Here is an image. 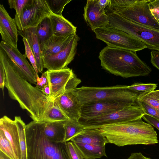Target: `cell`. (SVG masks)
I'll return each mask as SVG.
<instances>
[{"mask_svg":"<svg viewBox=\"0 0 159 159\" xmlns=\"http://www.w3.org/2000/svg\"><path fill=\"white\" fill-rule=\"evenodd\" d=\"M27 159H71L67 142L51 141L44 134L41 121L33 120L25 128Z\"/></svg>","mask_w":159,"mask_h":159,"instance_id":"obj_4","label":"cell"},{"mask_svg":"<svg viewBox=\"0 0 159 159\" xmlns=\"http://www.w3.org/2000/svg\"><path fill=\"white\" fill-rule=\"evenodd\" d=\"M137 0H109L108 11L121 9L129 6Z\"/></svg>","mask_w":159,"mask_h":159,"instance_id":"obj_33","label":"cell"},{"mask_svg":"<svg viewBox=\"0 0 159 159\" xmlns=\"http://www.w3.org/2000/svg\"><path fill=\"white\" fill-rule=\"evenodd\" d=\"M6 78L5 70L1 61H0V88L3 93Z\"/></svg>","mask_w":159,"mask_h":159,"instance_id":"obj_40","label":"cell"},{"mask_svg":"<svg viewBox=\"0 0 159 159\" xmlns=\"http://www.w3.org/2000/svg\"><path fill=\"white\" fill-rule=\"evenodd\" d=\"M53 34L59 36H66L76 33V27L62 15L51 13L49 15Z\"/></svg>","mask_w":159,"mask_h":159,"instance_id":"obj_22","label":"cell"},{"mask_svg":"<svg viewBox=\"0 0 159 159\" xmlns=\"http://www.w3.org/2000/svg\"><path fill=\"white\" fill-rule=\"evenodd\" d=\"M43 93L48 97L53 99L48 82L44 88L41 89Z\"/></svg>","mask_w":159,"mask_h":159,"instance_id":"obj_42","label":"cell"},{"mask_svg":"<svg viewBox=\"0 0 159 159\" xmlns=\"http://www.w3.org/2000/svg\"><path fill=\"white\" fill-rule=\"evenodd\" d=\"M74 34L66 36H59L53 35L40 47L42 57L55 55L64 49L69 43Z\"/></svg>","mask_w":159,"mask_h":159,"instance_id":"obj_21","label":"cell"},{"mask_svg":"<svg viewBox=\"0 0 159 159\" xmlns=\"http://www.w3.org/2000/svg\"><path fill=\"white\" fill-rule=\"evenodd\" d=\"M70 119L54 103L46 112L42 121H67Z\"/></svg>","mask_w":159,"mask_h":159,"instance_id":"obj_28","label":"cell"},{"mask_svg":"<svg viewBox=\"0 0 159 159\" xmlns=\"http://www.w3.org/2000/svg\"><path fill=\"white\" fill-rule=\"evenodd\" d=\"M0 61L6 74L5 87L12 99L17 101L23 109L29 113L33 120L42 121L46 112L54 103L41 89L33 86L19 74L10 58L0 47Z\"/></svg>","mask_w":159,"mask_h":159,"instance_id":"obj_1","label":"cell"},{"mask_svg":"<svg viewBox=\"0 0 159 159\" xmlns=\"http://www.w3.org/2000/svg\"><path fill=\"white\" fill-rule=\"evenodd\" d=\"M137 100L146 103L159 110V89L140 93Z\"/></svg>","mask_w":159,"mask_h":159,"instance_id":"obj_29","label":"cell"},{"mask_svg":"<svg viewBox=\"0 0 159 159\" xmlns=\"http://www.w3.org/2000/svg\"><path fill=\"white\" fill-rule=\"evenodd\" d=\"M53 99L55 105L70 120L79 121L82 104L72 90L66 91Z\"/></svg>","mask_w":159,"mask_h":159,"instance_id":"obj_17","label":"cell"},{"mask_svg":"<svg viewBox=\"0 0 159 159\" xmlns=\"http://www.w3.org/2000/svg\"><path fill=\"white\" fill-rule=\"evenodd\" d=\"M30 0H8V3L10 8L16 11L14 19L19 30H22L21 21L24 9Z\"/></svg>","mask_w":159,"mask_h":159,"instance_id":"obj_26","label":"cell"},{"mask_svg":"<svg viewBox=\"0 0 159 159\" xmlns=\"http://www.w3.org/2000/svg\"><path fill=\"white\" fill-rule=\"evenodd\" d=\"M45 72L53 99L66 91L76 88L81 82L72 70L68 67Z\"/></svg>","mask_w":159,"mask_h":159,"instance_id":"obj_11","label":"cell"},{"mask_svg":"<svg viewBox=\"0 0 159 159\" xmlns=\"http://www.w3.org/2000/svg\"><path fill=\"white\" fill-rule=\"evenodd\" d=\"M144 114L139 106L133 105L93 117L87 119L80 118L78 121L85 128H99L106 125L142 118Z\"/></svg>","mask_w":159,"mask_h":159,"instance_id":"obj_9","label":"cell"},{"mask_svg":"<svg viewBox=\"0 0 159 159\" xmlns=\"http://www.w3.org/2000/svg\"><path fill=\"white\" fill-rule=\"evenodd\" d=\"M79 39L75 33L64 49L55 55L42 57L44 68L48 70H56L67 68L74 58Z\"/></svg>","mask_w":159,"mask_h":159,"instance_id":"obj_12","label":"cell"},{"mask_svg":"<svg viewBox=\"0 0 159 159\" xmlns=\"http://www.w3.org/2000/svg\"><path fill=\"white\" fill-rule=\"evenodd\" d=\"M52 13L57 15H62V13L65 6L71 0H46Z\"/></svg>","mask_w":159,"mask_h":159,"instance_id":"obj_31","label":"cell"},{"mask_svg":"<svg viewBox=\"0 0 159 159\" xmlns=\"http://www.w3.org/2000/svg\"><path fill=\"white\" fill-rule=\"evenodd\" d=\"M98 2L99 5L102 7L105 8L109 4V0H98Z\"/></svg>","mask_w":159,"mask_h":159,"instance_id":"obj_45","label":"cell"},{"mask_svg":"<svg viewBox=\"0 0 159 159\" xmlns=\"http://www.w3.org/2000/svg\"><path fill=\"white\" fill-rule=\"evenodd\" d=\"M14 120L17 125L19 134V143L21 153V159H27L25 128L26 125L20 116H16Z\"/></svg>","mask_w":159,"mask_h":159,"instance_id":"obj_25","label":"cell"},{"mask_svg":"<svg viewBox=\"0 0 159 159\" xmlns=\"http://www.w3.org/2000/svg\"><path fill=\"white\" fill-rule=\"evenodd\" d=\"M0 159H5L1 152H0Z\"/></svg>","mask_w":159,"mask_h":159,"instance_id":"obj_46","label":"cell"},{"mask_svg":"<svg viewBox=\"0 0 159 159\" xmlns=\"http://www.w3.org/2000/svg\"><path fill=\"white\" fill-rule=\"evenodd\" d=\"M157 84L154 83H136L127 86V88L131 91L140 94L154 90L157 87Z\"/></svg>","mask_w":159,"mask_h":159,"instance_id":"obj_32","label":"cell"},{"mask_svg":"<svg viewBox=\"0 0 159 159\" xmlns=\"http://www.w3.org/2000/svg\"><path fill=\"white\" fill-rule=\"evenodd\" d=\"M133 105L125 102L98 101L83 104L80 118L87 119L104 115Z\"/></svg>","mask_w":159,"mask_h":159,"instance_id":"obj_15","label":"cell"},{"mask_svg":"<svg viewBox=\"0 0 159 159\" xmlns=\"http://www.w3.org/2000/svg\"><path fill=\"white\" fill-rule=\"evenodd\" d=\"M0 47L10 58L14 66L21 76L30 84H36L37 75L35 70L18 48L2 40Z\"/></svg>","mask_w":159,"mask_h":159,"instance_id":"obj_13","label":"cell"},{"mask_svg":"<svg viewBox=\"0 0 159 159\" xmlns=\"http://www.w3.org/2000/svg\"><path fill=\"white\" fill-rule=\"evenodd\" d=\"M93 32L97 39L109 47L135 52L147 48L145 44L137 39L116 28L106 26Z\"/></svg>","mask_w":159,"mask_h":159,"instance_id":"obj_8","label":"cell"},{"mask_svg":"<svg viewBox=\"0 0 159 159\" xmlns=\"http://www.w3.org/2000/svg\"><path fill=\"white\" fill-rule=\"evenodd\" d=\"M22 40L25 48V53L23 54V56L25 58L27 57L29 60L32 66L35 70L37 76H39V72L37 66L36 61L33 53L26 39L25 38H23Z\"/></svg>","mask_w":159,"mask_h":159,"instance_id":"obj_34","label":"cell"},{"mask_svg":"<svg viewBox=\"0 0 159 159\" xmlns=\"http://www.w3.org/2000/svg\"><path fill=\"white\" fill-rule=\"evenodd\" d=\"M98 58L102 68L124 78L147 76L152 71L135 52L107 46L100 51Z\"/></svg>","mask_w":159,"mask_h":159,"instance_id":"obj_3","label":"cell"},{"mask_svg":"<svg viewBox=\"0 0 159 159\" xmlns=\"http://www.w3.org/2000/svg\"><path fill=\"white\" fill-rule=\"evenodd\" d=\"M151 62L159 70V51L152 50L151 52Z\"/></svg>","mask_w":159,"mask_h":159,"instance_id":"obj_38","label":"cell"},{"mask_svg":"<svg viewBox=\"0 0 159 159\" xmlns=\"http://www.w3.org/2000/svg\"><path fill=\"white\" fill-rule=\"evenodd\" d=\"M67 145L71 159H84L79 149L73 142H67Z\"/></svg>","mask_w":159,"mask_h":159,"instance_id":"obj_36","label":"cell"},{"mask_svg":"<svg viewBox=\"0 0 159 159\" xmlns=\"http://www.w3.org/2000/svg\"><path fill=\"white\" fill-rule=\"evenodd\" d=\"M145 114H148L159 120V110L144 102L136 100V101Z\"/></svg>","mask_w":159,"mask_h":159,"instance_id":"obj_35","label":"cell"},{"mask_svg":"<svg viewBox=\"0 0 159 159\" xmlns=\"http://www.w3.org/2000/svg\"><path fill=\"white\" fill-rule=\"evenodd\" d=\"M17 29L14 19L10 16L3 5L0 4V32L2 41L17 48Z\"/></svg>","mask_w":159,"mask_h":159,"instance_id":"obj_18","label":"cell"},{"mask_svg":"<svg viewBox=\"0 0 159 159\" xmlns=\"http://www.w3.org/2000/svg\"><path fill=\"white\" fill-rule=\"evenodd\" d=\"M0 129L2 130L11 143L16 159H21L19 134L14 120H12L6 116H4L0 119Z\"/></svg>","mask_w":159,"mask_h":159,"instance_id":"obj_19","label":"cell"},{"mask_svg":"<svg viewBox=\"0 0 159 159\" xmlns=\"http://www.w3.org/2000/svg\"><path fill=\"white\" fill-rule=\"evenodd\" d=\"M66 121H41L43 132L51 141L56 143L65 142Z\"/></svg>","mask_w":159,"mask_h":159,"instance_id":"obj_23","label":"cell"},{"mask_svg":"<svg viewBox=\"0 0 159 159\" xmlns=\"http://www.w3.org/2000/svg\"><path fill=\"white\" fill-rule=\"evenodd\" d=\"M48 83L47 75L46 72L42 73L40 77L37 76L36 87L42 89Z\"/></svg>","mask_w":159,"mask_h":159,"instance_id":"obj_37","label":"cell"},{"mask_svg":"<svg viewBox=\"0 0 159 159\" xmlns=\"http://www.w3.org/2000/svg\"><path fill=\"white\" fill-rule=\"evenodd\" d=\"M142 118L106 125L98 129L108 143L118 147L158 143L157 134L154 128L143 121Z\"/></svg>","mask_w":159,"mask_h":159,"instance_id":"obj_2","label":"cell"},{"mask_svg":"<svg viewBox=\"0 0 159 159\" xmlns=\"http://www.w3.org/2000/svg\"><path fill=\"white\" fill-rule=\"evenodd\" d=\"M72 91L83 105L98 101H117L134 104L139 94L128 89L127 85L103 87L82 86Z\"/></svg>","mask_w":159,"mask_h":159,"instance_id":"obj_5","label":"cell"},{"mask_svg":"<svg viewBox=\"0 0 159 159\" xmlns=\"http://www.w3.org/2000/svg\"><path fill=\"white\" fill-rule=\"evenodd\" d=\"M70 141L75 144L84 159L107 157L105 145L108 142L98 128H86Z\"/></svg>","mask_w":159,"mask_h":159,"instance_id":"obj_7","label":"cell"},{"mask_svg":"<svg viewBox=\"0 0 159 159\" xmlns=\"http://www.w3.org/2000/svg\"><path fill=\"white\" fill-rule=\"evenodd\" d=\"M142 118L148 123L153 126L159 130V120L148 114H144Z\"/></svg>","mask_w":159,"mask_h":159,"instance_id":"obj_39","label":"cell"},{"mask_svg":"<svg viewBox=\"0 0 159 159\" xmlns=\"http://www.w3.org/2000/svg\"><path fill=\"white\" fill-rule=\"evenodd\" d=\"M149 5V0H137L129 6L108 12L117 13L130 21L159 30V24L152 15Z\"/></svg>","mask_w":159,"mask_h":159,"instance_id":"obj_10","label":"cell"},{"mask_svg":"<svg viewBox=\"0 0 159 159\" xmlns=\"http://www.w3.org/2000/svg\"><path fill=\"white\" fill-rule=\"evenodd\" d=\"M37 33L40 47L53 35L49 16L45 17L38 24Z\"/></svg>","mask_w":159,"mask_h":159,"instance_id":"obj_24","label":"cell"},{"mask_svg":"<svg viewBox=\"0 0 159 159\" xmlns=\"http://www.w3.org/2000/svg\"><path fill=\"white\" fill-rule=\"evenodd\" d=\"M150 8L152 15L159 24V8L150 7Z\"/></svg>","mask_w":159,"mask_h":159,"instance_id":"obj_43","label":"cell"},{"mask_svg":"<svg viewBox=\"0 0 159 159\" xmlns=\"http://www.w3.org/2000/svg\"><path fill=\"white\" fill-rule=\"evenodd\" d=\"M150 7L159 8V0H149Z\"/></svg>","mask_w":159,"mask_h":159,"instance_id":"obj_44","label":"cell"},{"mask_svg":"<svg viewBox=\"0 0 159 159\" xmlns=\"http://www.w3.org/2000/svg\"><path fill=\"white\" fill-rule=\"evenodd\" d=\"M51 13L46 0H30L24 9L22 30L28 27L37 26Z\"/></svg>","mask_w":159,"mask_h":159,"instance_id":"obj_14","label":"cell"},{"mask_svg":"<svg viewBox=\"0 0 159 159\" xmlns=\"http://www.w3.org/2000/svg\"><path fill=\"white\" fill-rule=\"evenodd\" d=\"M1 152V151H0ZM2 152V153L5 159H9L5 155H4Z\"/></svg>","mask_w":159,"mask_h":159,"instance_id":"obj_47","label":"cell"},{"mask_svg":"<svg viewBox=\"0 0 159 159\" xmlns=\"http://www.w3.org/2000/svg\"><path fill=\"white\" fill-rule=\"evenodd\" d=\"M127 159H151L150 158L146 157L143 156L142 154L139 152H133L131 153L130 156Z\"/></svg>","mask_w":159,"mask_h":159,"instance_id":"obj_41","label":"cell"},{"mask_svg":"<svg viewBox=\"0 0 159 159\" xmlns=\"http://www.w3.org/2000/svg\"><path fill=\"white\" fill-rule=\"evenodd\" d=\"M83 15L87 25L93 31L107 26L109 23V18L105 8L99 5L98 0H87Z\"/></svg>","mask_w":159,"mask_h":159,"instance_id":"obj_16","label":"cell"},{"mask_svg":"<svg viewBox=\"0 0 159 159\" xmlns=\"http://www.w3.org/2000/svg\"><path fill=\"white\" fill-rule=\"evenodd\" d=\"M106 14L109 19L107 26L128 34L144 43L147 48L159 51V30L132 22L115 12Z\"/></svg>","mask_w":159,"mask_h":159,"instance_id":"obj_6","label":"cell"},{"mask_svg":"<svg viewBox=\"0 0 159 159\" xmlns=\"http://www.w3.org/2000/svg\"><path fill=\"white\" fill-rule=\"evenodd\" d=\"M64 127L65 129V142H68L74 137L81 132L85 127L79 121L70 120L66 121Z\"/></svg>","mask_w":159,"mask_h":159,"instance_id":"obj_27","label":"cell"},{"mask_svg":"<svg viewBox=\"0 0 159 159\" xmlns=\"http://www.w3.org/2000/svg\"><path fill=\"white\" fill-rule=\"evenodd\" d=\"M0 150L9 159H16L11 143L1 129H0Z\"/></svg>","mask_w":159,"mask_h":159,"instance_id":"obj_30","label":"cell"},{"mask_svg":"<svg viewBox=\"0 0 159 159\" xmlns=\"http://www.w3.org/2000/svg\"><path fill=\"white\" fill-rule=\"evenodd\" d=\"M37 26L28 27L22 30H18V34L27 41L34 55L38 71L41 73L44 67L37 36Z\"/></svg>","mask_w":159,"mask_h":159,"instance_id":"obj_20","label":"cell"}]
</instances>
